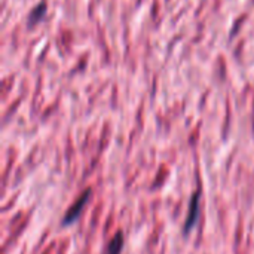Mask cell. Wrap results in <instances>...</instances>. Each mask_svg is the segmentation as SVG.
Here are the masks:
<instances>
[{"label": "cell", "instance_id": "cell-1", "mask_svg": "<svg viewBox=\"0 0 254 254\" xmlns=\"http://www.w3.org/2000/svg\"><path fill=\"white\" fill-rule=\"evenodd\" d=\"M91 196H92V190H91V189H86V190L76 199V202L68 208V211L65 213V216H64L63 222H61V225H63V226H70V225H73V223L80 217L83 208H85V207L88 205V202L91 201Z\"/></svg>", "mask_w": 254, "mask_h": 254}, {"label": "cell", "instance_id": "cell-2", "mask_svg": "<svg viewBox=\"0 0 254 254\" xmlns=\"http://www.w3.org/2000/svg\"><path fill=\"white\" fill-rule=\"evenodd\" d=\"M199 199H201L199 192H195L193 196H192V199H190L188 217H186V222H185V226H183V234H185V235H188V234L195 228V225H196L198 220H199V214H201Z\"/></svg>", "mask_w": 254, "mask_h": 254}, {"label": "cell", "instance_id": "cell-3", "mask_svg": "<svg viewBox=\"0 0 254 254\" xmlns=\"http://www.w3.org/2000/svg\"><path fill=\"white\" fill-rule=\"evenodd\" d=\"M124 246H125V237H124V232L119 231L110 240L109 247H107V254H121L124 250Z\"/></svg>", "mask_w": 254, "mask_h": 254}, {"label": "cell", "instance_id": "cell-4", "mask_svg": "<svg viewBox=\"0 0 254 254\" xmlns=\"http://www.w3.org/2000/svg\"><path fill=\"white\" fill-rule=\"evenodd\" d=\"M46 15V3L42 1L37 7H34L28 15V27H33L34 24H39Z\"/></svg>", "mask_w": 254, "mask_h": 254}]
</instances>
